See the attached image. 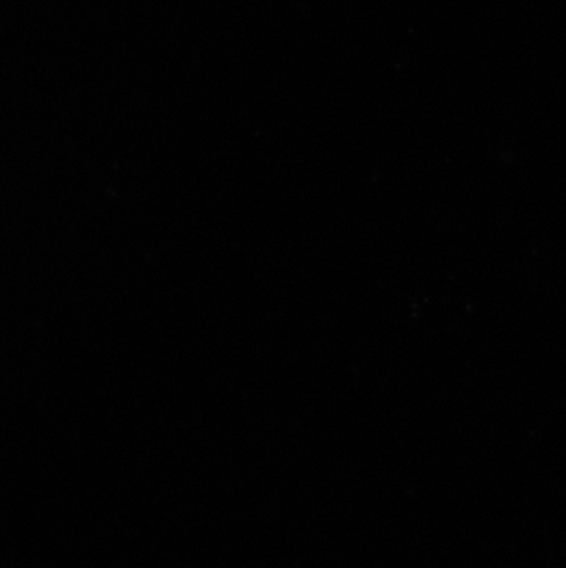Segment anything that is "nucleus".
Listing matches in <instances>:
<instances>
[]
</instances>
